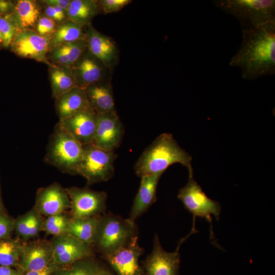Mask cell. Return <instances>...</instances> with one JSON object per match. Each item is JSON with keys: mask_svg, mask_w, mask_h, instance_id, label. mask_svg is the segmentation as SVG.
Returning <instances> with one entry per match:
<instances>
[{"mask_svg": "<svg viewBox=\"0 0 275 275\" xmlns=\"http://www.w3.org/2000/svg\"><path fill=\"white\" fill-rule=\"evenodd\" d=\"M242 40L229 65L240 68L243 78L256 80L275 73V21L242 30Z\"/></svg>", "mask_w": 275, "mask_h": 275, "instance_id": "obj_1", "label": "cell"}, {"mask_svg": "<svg viewBox=\"0 0 275 275\" xmlns=\"http://www.w3.org/2000/svg\"><path fill=\"white\" fill-rule=\"evenodd\" d=\"M192 157L177 143L173 135L163 133L143 152L134 166L139 177L164 172L172 164L179 163L186 167L189 176H193Z\"/></svg>", "mask_w": 275, "mask_h": 275, "instance_id": "obj_2", "label": "cell"}, {"mask_svg": "<svg viewBox=\"0 0 275 275\" xmlns=\"http://www.w3.org/2000/svg\"><path fill=\"white\" fill-rule=\"evenodd\" d=\"M84 147L58 123L50 136L45 161L62 172L77 175Z\"/></svg>", "mask_w": 275, "mask_h": 275, "instance_id": "obj_3", "label": "cell"}, {"mask_svg": "<svg viewBox=\"0 0 275 275\" xmlns=\"http://www.w3.org/2000/svg\"><path fill=\"white\" fill-rule=\"evenodd\" d=\"M213 2L217 8L234 16L242 30L275 21L274 0H214Z\"/></svg>", "mask_w": 275, "mask_h": 275, "instance_id": "obj_4", "label": "cell"}, {"mask_svg": "<svg viewBox=\"0 0 275 275\" xmlns=\"http://www.w3.org/2000/svg\"><path fill=\"white\" fill-rule=\"evenodd\" d=\"M136 232L134 222L108 213L102 216L94 244L104 257L125 245Z\"/></svg>", "mask_w": 275, "mask_h": 275, "instance_id": "obj_5", "label": "cell"}, {"mask_svg": "<svg viewBox=\"0 0 275 275\" xmlns=\"http://www.w3.org/2000/svg\"><path fill=\"white\" fill-rule=\"evenodd\" d=\"M83 147L84 153L77 175L86 179L88 185L106 181L112 178L114 174V162L117 157L114 152L92 145Z\"/></svg>", "mask_w": 275, "mask_h": 275, "instance_id": "obj_6", "label": "cell"}, {"mask_svg": "<svg viewBox=\"0 0 275 275\" xmlns=\"http://www.w3.org/2000/svg\"><path fill=\"white\" fill-rule=\"evenodd\" d=\"M177 197L185 209L194 215V223L197 216L204 218L210 223L212 215L217 220L219 219L221 211L219 203L205 194L193 176H189L188 182L180 189Z\"/></svg>", "mask_w": 275, "mask_h": 275, "instance_id": "obj_7", "label": "cell"}, {"mask_svg": "<svg viewBox=\"0 0 275 275\" xmlns=\"http://www.w3.org/2000/svg\"><path fill=\"white\" fill-rule=\"evenodd\" d=\"M70 201L71 218H86L100 215L106 208L107 194L87 188H65Z\"/></svg>", "mask_w": 275, "mask_h": 275, "instance_id": "obj_8", "label": "cell"}, {"mask_svg": "<svg viewBox=\"0 0 275 275\" xmlns=\"http://www.w3.org/2000/svg\"><path fill=\"white\" fill-rule=\"evenodd\" d=\"M51 242L52 262L60 266L72 264L93 255L91 245L69 233L54 236Z\"/></svg>", "mask_w": 275, "mask_h": 275, "instance_id": "obj_9", "label": "cell"}, {"mask_svg": "<svg viewBox=\"0 0 275 275\" xmlns=\"http://www.w3.org/2000/svg\"><path fill=\"white\" fill-rule=\"evenodd\" d=\"M50 36H43L32 30L18 32L11 49L17 56L49 64L46 55L50 49Z\"/></svg>", "mask_w": 275, "mask_h": 275, "instance_id": "obj_10", "label": "cell"}, {"mask_svg": "<svg viewBox=\"0 0 275 275\" xmlns=\"http://www.w3.org/2000/svg\"><path fill=\"white\" fill-rule=\"evenodd\" d=\"M124 133L123 125L116 111L97 113L96 129L90 145L114 151L121 145Z\"/></svg>", "mask_w": 275, "mask_h": 275, "instance_id": "obj_11", "label": "cell"}, {"mask_svg": "<svg viewBox=\"0 0 275 275\" xmlns=\"http://www.w3.org/2000/svg\"><path fill=\"white\" fill-rule=\"evenodd\" d=\"M143 252L136 235L119 250L103 257L117 275H144V269L139 263Z\"/></svg>", "mask_w": 275, "mask_h": 275, "instance_id": "obj_12", "label": "cell"}, {"mask_svg": "<svg viewBox=\"0 0 275 275\" xmlns=\"http://www.w3.org/2000/svg\"><path fill=\"white\" fill-rule=\"evenodd\" d=\"M182 242L180 240L176 251L168 252L162 248L156 234L152 251L144 262V275H178L180 265L178 250Z\"/></svg>", "mask_w": 275, "mask_h": 275, "instance_id": "obj_13", "label": "cell"}, {"mask_svg": "<svg viewBox=\"0 0 275 275\" xmlns=\"http://www.w3.org/2000/svg\"><path fill=\"white\" fill-rule=\"evenodd\" d=\"M97 123V113L90 106L59 122L83 146L92 143Z\"/></svg>", "mask_w": 275, "mask_h": 275, "instance_id": "obj_14", "label": "cell"}, {"mask_svg": "<svg viewBox=\"0 0 275 275\" xmlns=\"http://www.w3.org/2000/svg\"><path fill=\"white\" fill-rule=\"evenodd\" d=\"M70 206L65 188L57 183H53L38 190L34 208L40 214L49 216L63 213Z\"/></svg>", "mask_w": 275, "mask_h": 275, "instance_id": "obj_15", "label": "cell"}, {"mask_svg": "<svg viewBox=\"0 0 275 275\" xmlns=\"http://www.w3.org/2000/svg\"><path fill=\"white\" fill-rule=\"evenodd\" d=\"M52 258L51 241L38 240L22 243L21 257L17 268L23 273L41 270L51 262Z\"/></svg>", "mask_w": 275, "mask_h": 275, "instance_id": "obj_16", "label": "cell"}, {"mask_svg": "<svg viewBox=\"0 0 275 275\" xmlns=\"http://www.w3.org/2000/svg\"><path fill=\"white\" fill-rule=\"evenodd\" d=\"M85 40L87 50L109 70L118 59V50L114 41L97 31L91 24L86 26Z\"/></svg>", "mask_w": 275, "mask_h": 275, "instance_id": "obj_17", "label": "cell"}, {"mask_svg": "<svg viewBox=\"0 0 275 275\" xmlns=\"http://www.w3.org/2000/svg\"><path fill=\"white\" fill-rule=\"evenodd\" d=\"M85 52L71 67L77 86L84 89L105 79L106 71L110 70L88 51Z\"/></svg>", "mask_w": 275, "mask_h": 275, "instance_id": "obj_18", "label": "cell"}, {"mask_svg": "<svg viewBox=\"0 0 275 275\" xmlns=\"http://www.w3.org/2000/svg\"><path fill=\"white\" fill-rule=\"evenodd\" d=\"M163 172L141 177L139 190L135 197L128 218L134 221L149 208L156 199V189L159 180Z\"/></svg>", "mask_w": 275, "mask_h": 275, "instance_id": "obj_19", "label": "cell"}, {"mask_svg": "<svg viewBox=\"0 0 275 275\" xmlns=\"http://www.w3.org/2000/svg\"><path fill=\"white\" fill-rule=\"evenodd\" d=\"M85 91L90 106L97 113L116 111L113 87L109 80L93 84Z\"/></svg>", "mask_w": 275, "mask_h": 275, "instance_id": "obj_20", "label": "cell"}, {"mask_svg": "<svg viewBox=\"0 0 275 275\" xmlns=\"http://www.w3.org/2000/svg\"><path fill=\"white\" fill-rule=\"evenodd\" d=\"M59 121L90 107L85 89L76 86L56 99Z\"/></svg>", "mask_w": 275, "mask_h": 275, "instance_id": "obj_21", "label": "cell"}, {"mask_svg": "<svg viewBox=\"0 0 275 275\" xmlns=\"http://www.w3.org/2000/svg\"><path fill=\"white\" fill-rule=\"evenodd\" d=\"M101 11L98 1H71L66 11L67 19L83 27L91 24L92 19Z\"/></svg>", "mask_w": 275, "mask_h": 275, "instance_id": "obj_22", "label": "cell"}, {"mask_svg": "<svg viewBox=\"0 0 275 275\" xmlns=\"http://www.w3.org/2000/svg\"><path fill=\"white\" fill-rule=\"evenodd\" d=\"M102 216L100 215L86 218H71L68 233L91 246L95 243Z\"/></svg>", "mask_w": 275, "mask_h": 275, "instance_id": "obj_23", "label": "cell"}, {"mask_svg": "<svg viewBox=\"0 0 275 275\" xmlns=\"http://www.w3.org/2000/svg\"><path fill=\"white\" fill-rule=\"evenodd\" d=\"M13 18L21 31L31 30L37 25L40 10L36 2L31 0L17 1L13 9Z\"/></svg>", "mask_w": 275, "mask_h": 275, "instance_id": "obj_24", "label": "cell"}, {"mask_svg": "<svg viewBox=\"0 0 275 275\" xmlns=\"http://www.w3.org/2000/svg\"><path fill=\"white\" fill-rule=\"evenodd\" d=\"M49 77L53 97L56 99L77 86L70 67L50 65Z\"/></svg>", "mask_w": 275, "mask_h": 275, "instance_id": "obj_25", "label": "cell"}, {"mask_svg": "<svg viewBox=\"0 0 275 275\" xmlns=\"http://www.w3.org/2000/svg\"><path fill=\"white\" fill-rule=\"evenodd\" d=\"M43 221L34 208L14 219V229L24 240L36 237L42 231Z\"/></svg>", "mask_w": 275, "mask_h": 275, "instance_id": "obj_26", "label": "cell"}, {"mask_svg": "<svg viewBox=\"0 0 275 275\" xmlns=\"http://www.w3.org/2000/svg\"><path fill=\"white\" fill-rule=\"evenodd\" d=\"M83 26L69 20L60 24L50 36V48H54L65 44L85 40Z\"/></svg>", "mask_w": 275, "mask_h": 275, "instance_id": "obj_27", "label": "cell"}, {"mask_svg": "<svg viewBox=\"0 0 275 275\" xmlns=\"http://www.w3.org/2000/svg\"><path fill=\"white\" fill-rule=\"evenodd\" d=\"M103 269L92 256L60 266L51 275H100Z\"/></svg>", "mask_w": 275, "mask_h": 275, "instance_id": "obj_28", "label": "cell"}, {"mask_svg": "<svg viewBox=\"0 0 275 275\" xmlns=\"http://www.w3.org/2000/svg\"><path fill=\"white\" fill-rule=\"evenodd\" d=\"M22 243L10 238L0 240V265L17 268L21 257Z\"/></svg>", "mask_w": 275, "mask_h": 275, "instance_id": "obj_29", "label": "cell"}, {"mask_svg": "<svg viewBox=\"0 0 275 275\" xmlns=\"http://www.w3.org/2000/svg\"><path fill=\"white\" fill-rule=\"evenodd\" d=\"M71 218L63 213L48 216L43 221L42 231L54 237L67 234Z\"/></svg>", "mask_w": 275, "mask_h": 275, "instance_id": "obj_30", "label": "cell"}, {"mask_svg": "<svg viewBox=\"0 0 275 275\" xmlns=\"http://www.w3.org/2000/svg\"><path fill=\"white\" fill-rule=\"evenodd\" d=\"M18 30L12 15L0 16V34L5 47H7L12 44Z\"/></svg>", "mask_w": 275, "mask_h": 275, "instance_id": "obj_31", "label": "cell"}, {"mask_svg": "<svg viewBox=\"0 0 275 275\" xmlns=\"http://www.w3.org/2000/svg\"><path fill=\"white\" fill-rule=\"evenodd\" d=\"M68 58L69 67H71L87 50L86 40L62 45Z\"/></svg>", "mask_w": 275, "mask_h": 275, "instance_id": "obj_32", "label": "cell"}, {"mask_svg": "<svg viewBox=\"0 0 275 275\" xmlns=\"http://www.w3.org/2000/svg\"><path fill=\"white\" fill-rule=\"evenodd\" d=\"M130 0H100L98 4L101 11L104 14L119 11L130 3Z\"/></svg>", "mask_w": 275, "mask_h": 275, "instance_id": "obj_33", "label": "cell"}, {"mask_svg": "<svg viewBox=\"0 0 275 275\" xmlns=\"http://www.w3.org/2000/svg\"><path fill=\"white\" fill-rule=\"evenodd\" d=\"M14 229V219L0 213V240L10 238Z\"/></svg>", "mask_w": 275, "mask_h": 275, "instance_id": "obj_34", "label": "cell"}, {"mask_svg": "<svg viewBox=\"0 0 275 275\" xmlns=\"http://www.w3.org/2000/svg\"><path fill=\"white\" fill-rule=\"evenodd\" d=\"M37 33L41 35H49L56 30V23L53 20L48 17L40 18L37 23Z\"/></svg>", "mask_w": 275, "mask_h": 275, "instance_id": "obj_35", "label": "cell"}, {"mask_svg": "<svg viewBox=\"0 0 275 275\" xmlns=\"http://www.w3.org/2000/svg\"><path fill=\"white\" fill-rule=\"evenodd\" d=\"M51 57L55 63L64 67H69L68 57L63 45H61L52 49Z\"/></svg>", "mask_w": 275, "mask_h": 275, "instance_id": "obj_36", "label": "cell"}, {"mask_svg": "<svg viewBox=\"0 0 275 275\" xmlns=\"http://www.w3.org/2000/svg\"><path fill=\"white\" fill-rule=\"evenodd\" d=\"M60 267V266L56 264L51 261L47 267L43 269L25 272L23 275H51Z\"/></svg>", "mask_w": 275, "mask_h": 275, "instance_id": "obj_37", "label": "cell"}, {"mask_svg": "<svg viewBox=\"0 0 275 275\" xmlns=\"http://www.w3.org/2000/svg\"><path fill=\"white\" fill-rule=\"evenodd\" d=\"M47 5L56 6L64 10L66 12L71 1L69 0H45L43 1Z\"/></svg>", "mask_w": 275, "mask_h": 275, "instance_id": "obj_38", "label": "cell"}, {"mask_svg": "<svg viewBox=\"0 0 275 275\" xmlns=\"http://www.w3.org/2000/svg\"><path fill=\"white\" fill-rule=\"evenodd\" d=\"M23 272L18 268L0 265V275H23Z\"/></svg>", "mask_w": 275, "mask_h": 275, "instance_id": "obj_39", "label": "cell"}, {"mask_svg": "<svg viewBox=\"0 0 275 275\" xmlns=\"http://www.w3.org/2000/svg\"><path fill=\"white\" fill-rule=\"evenodd\" d=\"M14 7V5L12 2L0 0V14H8L13 10Z\"/></svg>", "mask_w": 275, "mask_h": 275, "instance_id": "obj_40", "label": "cell"}, {"mask_svg": "<svg viewBox=\"0 0 275 275\" xmlns=\"http://www.w3.org/2000/svg\"><path fill=\"white\" fill-rule=\"evenodd\" d=\"M45 12L47 17L52 19L54 21H61L63 20L54 8L51 6L47 5L45 9Z\"/></svg>", "mask_w": 275, "mask_h": 275, "instance_id": "obj_41", "label": "cell"}, {"mask_svg": "<svg viewBox=\"0 0 275 275\" xmlns=\"http://www.w3.org/2000/svg\"><path fill=\"white\" fill-rule=\"evenodd\" d=\"M100 275H113L110 272L103 268Z\"/></svg>", "mask_w": 275, "mask_h": 275, "instance_id": "obj_42", "label": "cell"}, {"mask_svg": "<svg viewBox=\"0 0 275 275\" xmlns=\"http://www.w3.org/2000/svg\"><path fill=\"white\" fill-rule=\"evenodd\" d=\"M3 43V39L1 34H0V44Z\"/></svg>", "mask_w": 275, "mask_h": 275, "instance_id": "obj_43", "label": "cell"}, {"mask_svg": "<svg viewBox=\"0 0 275 275\" xmlns=\"http://www.w3.org/2000/svg\"><path fill=\"white\" fill-rule=\"evenodd\" d=\"M2 208V203H1V197H0V210Z\"/></svg>", "mask_w": 275, "mask_h": 275, "instance_id": "obj_44", "label": "cell"}]
</instances>
